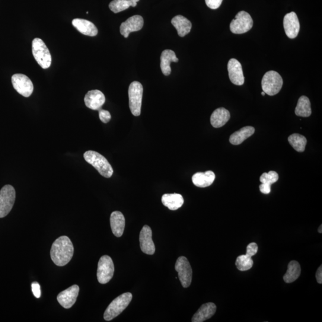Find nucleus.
<instances>
[{
	"instance_id": "1",
	"label": "nucleus",
	"mask_w": 322,
	"mask_h": 322,
	"mask_svg": "<svg viewBox=\"0 0 322 322\" xmlns=\"http://www.w3.org/2000/svg\"><path fill=\"white\" fill-rule=\"evenodd\" d=\"M74 252V248L71 240L66 236H62L53 242L50 256L56 266L62 267L71 260Z\"/></svg>"
},
{
	"instance_id": "2",
	"label": "nucleus",
	"mask_w": 322,
	"mask_h": 322,
	"mask_svg": "<svg viewBox=\"0 0 322 322\" xmlns=\"http://www.w3.org/2000/svg\"><path fill=\"white\" fill-rule=\"evenodd\" d=\"M85 160L96 169L102 176L110 178L114 173L113 167L106 158L95 151H88L84 154Z\"/></svg>"
},
{
	"instance_id": "3",
	"label": "nucleus",
	"mask_w": 322,
	"mask_h": 322,
	"mask_svg": "<svg viewBox=\"0 0 322 322\" xmlns=\"http://www.w3.org/2000/svg\"><path fill=\"white\" fill-rule=\"evenodd\" d=\"M133 295L132 293L126 292L118 296L114 299L108 306L104 313V319L111 321L119 315L125 309L128 307L132 301Z\"/></svg>"
},
{
	"instance_id": "4",
	"label": "nucleus",
	"mask_w": 322,
	"mask_h": 322,
	"mask_svg": "<svg viewBox=\"0 0 322 322\" xmlns=\"http://www.w3.org/2000/svg\"><path fill=\"white\" fill-rule=\"evenodd\" d=\"M32 50L38 65L43 69L49 68L52 64V56L44 41L40 38H35L32 43Z\"/></svg>"
},
{
	"instance_id": "5",
	"label": "nucleus",
	"mask_w": 322,
	"mask_h": 322,
	"mask_svg": "<svg viewBox=\"0 0 322 322\" xmlns=\"http://www.w3.org/2000/svg\"><path fill=\"white\" fill-rule=\"evenodd\" d=\"M143 88L138 81L131 83L129 88V106L134 116L141 114Z\"/></svg>"
},
{
	"instance_id": "6",
	"label": "nucleus",
	"mask_w": 322,
	"mask_h": 322,
	"mask_svg": "<svg viewBox=\"0 0 322 322\" xmlns=\"http://www.w3.org/2000/svg\"><path fill=\"white\" fill-rule=\"evenodd\" d=\"M283 79L278 73L270 71L266 73L261 81L263 91L269 95H275L281 90Z\"/></svg>"
},
{
	"instance_id": "7",
	"label": "nucleus",
	"mask_w": 322,
	"mask_h": 322,
	"mask_svg": "<svg viewBox=\"0 0 322 322\" xmlns=\"http://www.w3.org/2000/svg\"><path fill=\"white\" fill-rule=\"evenodd\" d=\"M16 192L11 185H6L0 190V218H5L14 205Z\"/></svg>"
},
{
	"instance_id": "8",
	"label": "nucleus",
	"mask_w": 322,
	"mask_h": 322,
	"mask_svg": "<svg viewBox=\"0 0 322 322\" xmlns=\"http://www.w3.org/2000/svg\"><path fill=\"white\" fill-rule=\"evenodd\" d=\"M253 27V20L251 15L245 11H241L236 15L230 25L232 33L242 34L247 33Z\"/></svg>"
},
{
	"instance_id": "9",
	"label": "nucleus",
	"mask_w": 322,
	"mask_h": 322,
	"mask_svg": "<svg viewBox=\"0 0 322 322\" xmlns=\"http://www.w3.org/2000/svg\"><path fill=\"white\" fill-rule=\"evenodd\" d=\"M114 264L112 258L108 256L100 258L98 263L97 277L98 282L106 284L109 282L114 276Z\"/></svg>"
},
{
	"instance_id": "10",
	"label": "nucleus",
	"mask_w": 322,
	"mask_h": 322,
	"mask_svg": "<svg viewBox=\"0 0 322 322\" xmlns=\"http://www.w3.org/2000/svg\"><path fill=\"white\" fill-rule=\"evenodd\" d=\"M175 269L178 272V278L183 288H188L192 282V269L187 258L178 257L175 264Z\"/></svg>"
},
{
	"instance_id": "11",
	"label": "nucleus",
	"mask_w": 322,
	"mask_h": 322,
	"mask_svg": "<svg viewBox=\"0 0 322 322\" xmlns=\"http://www.w3.org/2000/svg\"><path fill=\"white\" fill-rule=\"evenodd\" d=\"M12 82L16 91L23 96L28 97L33 94L34 85L27 75L21 74H15L12 76Z\"/></svg>"
},
{
	"instance_id": "12",
	"label": "nucleus",
	"mask_w": 322,
	"mask_h": 322,
	"mask_svg": "<svg viewBox=\"0 0 322 322\" xmlns=\"http://www.w3.org/2000/svg\"><path fill=\"white\" fill-rule=\"evenodd\" d=\"M79 291L78 285H74L69 287L60 293L57 296V301L63 308L68 309L74 305L77 299Z\"/></svg>"
},
{
	"instance_id": "13",
	"label": "nucleus",
	"mask_w": 322,
	"mask_h": 322,
	"mask_svg": "<svg viewBox=\"0 0 322 322\" xmlns=\"http://www.w3.org/2000/svg\"><path fill=\"white\" fill-rule=\"evenodd\" d=\"M140 245L141 250L148 255L154 254L155 246L152 240V232L151 228L148 225H145L140 232Z\"/></svg>"
},
{
	"instance_id": "14",
	"label": "nucleus",
	"mask_w": 322,
	"mask_h": 322,
	"mask_svg": "<svg viewBox=\"0 0 322 322\" xmlns=\"http://www.w3.org/2000/svg\"><path fill=\"white\" fill-rule=\"evenodd\" d=\"M283 27L288 37L291 39H294L297 37L300 25H299L297 15L295 12L289 13L285 16L283 19Z\"/></svg>"
},
{
	"instance_id": "15",
	"label": "nucleus",
	"mask_w": 322,
	"mask_h": 322,
	"mask_svg": "<svg viewBox=\"0 0 322 322\" xmlns=\"http://www.w3.org/2000/svg\"><path fill=\"white\" fill-rule=\"evenodd\" d=\"M143 25L144 21L141 16H133L121 24L120 33L124 37L128 38L131 33L142 30Z\"/></svg>"
},
{
	"instance_id": "16",
	"label": "nucleus",
	"mask_w": 322,
	"mask_h": 322,
	"mask_svg": "<svg viewBox=\"0 0 322 322\" xmlns=\"http://www.w3.org/2000/svg\"><path fill=\"white\" fill-rule=\"evenodd\" d=\"M229 76L233 84L242 85L244 84L245 78L241 63L238 60L231 59L228 65Z\"/></svg>"
},
{
	"instance_id": "17",
	"label": "nucleus",
	"mask_w": 322,
	"mask_h": 322,
	"mask_svg": "<svg viewBox=\"0 0 322 322\" xmlns=\"http://www.w3.org/2000/svg\"><path fill=\"white\" fill-rule=\"evenodd\" d=\"M106 98L103 92L98 90L89 91L84 97L86 106L89 109L99 111L104 103Z\"/></svg>"
},
{
	"instance_id": "18",
	"label": "nucleus",
	"mask_w": 322,
	"mask_h": 322,
	"mask_svg": "<svg viewBox=\"0 0 322 322\" xmlns=\"http://www.w3.org/2000/svg\"><path fill=\"white\" fill-rule=\"evenodd\" d=\"M110 223L113 234L118 238L122 237L126 225L125 218L123 213L117 211L112 213Z\"/></svg>"
},
{
	"instance_id": "19",
	"label": "nucleus",
	"mask_w": 322,
	"mask_h": 322,
	"mask_svg": "<svg viewBox=\"0 0 322 322\" xmlns=\"http://www.w3.org/2000/svg\"><path fill=\"white\" fill-rule=\"evenodd\" d=\"M72 25L79 33L85 36L94 37L98 34L97 28L94 24L85 19H75L72 21Z\"/></svg>"
},
{
	"instance_id": "20",
	"label": "nucleus",
	"mask_w": 322,
	"mask_h": 322,
	"mask_svg": "<svg viewBox=\"0 0 322 322\" xmlns=\"http://www.w3.org/2000/svg\"><path fill=\"white\" fill-rule=\"evenodd\" d=\"M217 307L212 302L203 304L192 318L193 322H203L212 317L216 313Z\"/></svg>"
},
{
	"instance_id": "21",
	"label": "nucleus",
	"mask_w": 322,
	"mask_h": 322,
	"mask_svg": "<svg viewBox=\"0 0 322 322\" xmlns=\"http://www.w3.org/2000/svg\"><path fill=\"white\" fill-rule=\"evenodd\" d=\"M231 119V114L229 111L224 108H220L213 112L211 115V125L214 128H221L224 126Z\"/></svg>"
},
{
	"instance_id": "22",
	"label": "nucleus",
	"mask_w": 322,
	"mask_h": 322,
	"mask_svg": "<svg viewBox=\"0 0 322 322\" xmlns=\"http://www.w3.org/2000/svg\"><path fill=\"white\" fill-rule=\"evenodd\" d=\"M171 24L176 29L178 36H186L192 29V23L189 20L181 15H177L171 20Z\"/></svg>"
},
{
	"instance_id": "23",
	"label": "nucleus",
	"mask_w": 322,
	"mask_h": 322,
	"mask_svg": "<svg viewBox=\"0 0 322 322\" xmlns=\"http://www.w3.org/2000/svg\"><path fill=\"white\" fill-rule=\"evenodd\" d=\"M178 62V59L173 50H164L161 56V68L163 74L165 76L170 75L171 72V63Z\"/></svg>"
},
{
	"instance_id": "24",
	"label": "nucleus",
	"mask_w": 322,
	"mask_h": 322,
	"mask_svg": "<svg viewBox=\"0 0 322 322\" xmlns=\"http://www.w3.org/2000/svg\"><path fill=\"white\" fill-rule=\"evenodd\" d=\"M162 202L169 209L175 211L181 208L184 203V199L180 194H164L162 197Z\"/></svg>"
},
{
	"instance_id": "25",
	"label": "nucleus",
	"mask_w": 322,
	"mask_h": 322,
	"mask_svg": "<svg viewBox=\"0 0 322 322\" xmlns=\"http://www.w3.org/2000/svg\"><path fill=\"white\" fill-rule=\"evenodd\" d=\"M216 175L212 171H207L205 173H197L192 177L193 183L199 187H206L213 183L215 180Z\"/></svg>"
},
{
	"instance_id": "26",
	"label": "nucleus",
	"mask_w": 322,
	"mask_h": 322,
	"mask_svg": "<svg viewBox=\"0 0 322 322\" xmlns=\"http://www.w3.org/2000/svg\"><path fill=\"white\" fill-rule=\"evenodd\" d=\"M255 129L253 127L247 126L235 132L230 137L229 142L234 145H239L254 135Z\"/></svg>"
},
{
	"instance_id": "27",
	"label": "nucleus",
	"mask_w": 322,
	"mask_h": 322,
	"mask_svg": "<svg viewBox=\"0 0 322 322\" xmlns=\"http://www.w3.org/2000/svg\"><path fill=\"white\" fill-rule=\"evenodd\" d=\"M301 272V267L299 263L296 261H291L288 264V270L283 276V280L287 283L294 282L300 276Z\"/></svg>"
},
{
	"instance_id": "28",
	"label": "nucleus",
	"mask_w": 322,
	"mask_h": 322,
	"mask_svg": "<svg viewBox=\"0 0 322 322\" xmlns=\"http://www.w3.org/2000/svg\"><path fill=\"white\" fill-rule=\"evenodd\" d=\"M295 113L296 116L301 117H308L311 116V103L307 97L302 95L299 97L295 108Z\"/></svg>"
},
{
	"instance_id": "29",
	"label": "nucleus",
	"mask_w": 322,
	"mask_h": 322,
	"mask_svg": "<svg viewBox=\"0 0 322 322\" xmlns=\"http://www.w3.org/2000/svg\"><path fill=\"white\" fill-rule=\"evenodd\" d=\"M140 0H114L111 2L109 7L112 12L117 14L128 9L130 6L136 7Z\"/></svg>"
},
{
	"instance_id": "30",
	"label": "nucleus",
	"mask_w": 322,
	"mask_h": 322,
	"mask_svg": "<svg viewBox=\"0 0 322 322\" xmlns=\"http://www.w3.org/2000/svg\"><path fill=\"white\" fill-rule=\"evenodd\" d=\"M288 142L296 151L302 152L305 151V146L307 145V139L304 136L295 133L290 136Z\"/></svg>"
},
{
	"instance_id": "31",
	"label": "nucleus",
	"mask_w": 322,
	"mask_h": 322,
	"mask_svg": "<svg viewBox=\"0 0 322 322\" xmlns=\"http://www.w3.org/2000/svg\"><path fill=\"white\" fill-rule=\"evenodd\" d=\"M235 264L239 270L244 272L251 269L253 266L254 262L252 257L245 254L239 256L236 260Z\"/></svg>"
},
{
	"instance_id": "32",
	"label": "nucleus",
	"mask_w": 322,
	"mask_h": 322,
	"mask_svg": "<svg viewBox=\"0 0 322 322\" xmlns=\"http://www.w3.org/2000/svg\"><path fill=\"white\" fill-rule=\"evenodd\" d=\"M279 179V175L276 172L270 171L269 173H264L261 175L260 180L261 183L272 185Z\"/></svg>"
},
{
	"instance_id": "33",
	"label": "nucleus",
	"mask_w": 322,
	"mask_h": 322,
	"mask_svg": "<svg viewBox=\"0 0 322 322\" xmlns=\"http://www.w3.org/2000/svg\"><path fill=\"white\" fill-rule=\"evenodd\" d=\"M98 116H99V119L101 122L104 124L109 123L111 120V116L110 112L106 110L101 109L98 111Z\"/></svg>"
},
{
	"instance_id": "34",
	"label": "nucleus",
	"mask_w": 322,
	"mask_h": 322,
	"mask_svg": "<svg viewBox=\"0 0 322 322\" xmlns=\"http://www.w3.org/2000/svg\"><path fill=\"white\" fill-rule=\"evenodd\" d=\"M258 248L257 244L254 243V242H252V243L249 244L247 246L246 254L251 257L255 256V255L257 253Z\"/></svg>"
},
{
	"instance_id": "35",
	"label": "nucleus",
	"mask_w": 322,
	"mask_h": 322,
	"mask_svg": "<svg viewBox=\"0 0 322 322\" xmlns=\"http://www.w3.org/2000/svg\"><path fill=\"white\" fill-rule=\"evenodd\" d=\"M223 0H205L206 5L211 9H217L221 6Z\"/></svg>"
},
{
	"instance_id": "36",
	"label": "nucleus",
	"mask_w": 322,
	"mask_h": 322,
	"mask_svg": "<svg viewBox=\"0 0 322 322\" xmlns=\"http://www.w3.org/2000/svg\"><path fill=\"white\" fill-rule=\"evenodd\" d=\"M32 291H33V294L36 298H39L41 296V289L39 283L37 282H34L32 283Z\"/></svg>"
},
{
	"instance_id": "37",
	"label": "nucleus",
	"mask_w": 322,
	"mask_h": 322,
	"mask_svg": "<svg viewBox=\"0 0 322 322\" xmlns=\"http://www.w3.org/2000/svg\"><path fill=\"white\" fill-rule=\"evenodd\" d=\"M260 190L261 193L269 194L271 192V186L269 184L262 183L260 186Z\"/></svg>"
},
{
	"instance_id": "38",
	"label": "nucleus",
	"mask_w": 322,
	"mask_h": 322,
	"mask_svg": "<svg viewBox=\"0 0 322 322\" xmlns=\"http://www.w3.org/2000/svg\"><path fill=\"white\" fill-rule=\"evenodd\" d=\"M315 277H316L317 281L320 284L322 283V266L321 265L318 268L316 274H315Z\"/></svg>"
},
{
	"instance_id": "39",
	"label": "nucleus",
	"mask_w": 322,
	"mask_h": 322,
	"mask_svg": "<svg viewBox=\"0 0 322 322\" xmlns=\"http://www.w3.org/2000/svg\"><path fill=\"white\" fill-rule=\"evenodd\" d=\"M321 229H322V225H320V227L318 228V233H320V234H321V233H322Z\"/></svg>"
},
{
	"instance_id": "40",
	"label": "nucleus",
	"mask_w": 322,
	"mask_h": 322,
	"mask_svg": "<svg viewBox=\"0 0 322 322\" xmlns=\"http://www.w3.org/2000/svg\"><path fill=\"white\" fill-rule=\"evenodd\" d=\"M265 94H266V93H265V92H264V91H263L262 92H261V95H263V96H264V95H265Z\"/></svg>"
}]
</instances>
